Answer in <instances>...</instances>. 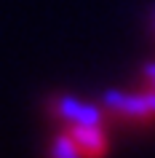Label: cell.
<instances>
[{
    "instance_id": "obj_1",
    "label": "cell",
    "mask_w": 155,
    "mask_h": 158,
    "mask_svg": "<svg viewBox=\"0 0 155 158\" xmlns=\"http://www.w3.org/2000/svg\"><path fill=\"white\" fill-rule=\"evenodd\" d=\"M99 105L104 107L107 118L120 121L131 126H150L155 123V91L153 89H139V91H120L110 89L102 94Z\"/></svg>"
},
{
    "instance_id": "obj_2",
    "label": "cell",
    "mask_w": 155,
    "mask_h": 158,
    "mask_svg": "<svg viewBox=\"0 0 155 158\" xmlns=\"http://www.w3.org/2000/svg\"><path fill=\"white\" fill-rule=\"evenodd\" d=\"M46 113L51 121L62 126H75V123H104L107 113L99 102H83L72 94H56L46 105Z\"/></svg>"
},
{
    "instance_id": "obj_3",
    "label": "cell",
    "mask_w": 155,
    "mask_h": 158,
    "mask_svg": "<svg viewBox=\"0 0 155 158\" xmlns=\"http://www.w3.org/2000/svg\"><path fill=\"white\" fill-rule=\"evenodd\" d=\"M64 129L75 139L83 158H107L110 139H107L104 123H75V126H64Z\"/></svg>"
},
{
    "instance_id": "obj_4",
    "label": "cell",
    "mask_w": 155,
    "mask_h": 158,
    "mask_svg": "<svg viewBox=\"0 0 155 158\" xmlns=\"http://www.w3.org/2000/svg\"><path fill=\"white\" fill-rule=\"evenodd\" d=\"M46 156L48 158H83V153L78 150V145H75V139L70 137V131L62 129V131H56L51 137L48 153H46Z\"/></svg>"
},
{
    "instance_id": "obj_5",
    "label": "cell",
    "mask_w": 155,
    "mask_h": 158,
    "mask_svg": "<svg viewBox=\"0 0 155 158\" xmlns=\"http://www.w3.org/2000/svg\"><path fill=\"white\" fill-rule=\"evenodd\" d=\"M139 81H142V86H145V89H153V91H155V62H147V64L142 67Z\"/></svg>"
},
{
    "instance_id": "obj_6",
    "label": "cell",
    "mask_w": 155,
    "mask_h": 158,
    "mask_svg": "<svg viewBox=\"0 0 155 158\" xmlns=\"http://www.w3.org/2000/svg\"><path fill=\"white\" fill-rule=\"evenodd\" d=\"M153 24H155V8H153Z\"/></svg>"
}]
</instances>
